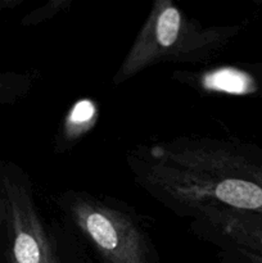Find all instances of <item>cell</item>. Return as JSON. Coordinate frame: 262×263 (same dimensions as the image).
I'll use <instances>...</instances> for the list:
<instances>
[{
	"instance_id": "1",
	"label": "cell",
	"mask_w": 262,
	"mask_h": 263,
	"mask_svg": "<svg viewBox=\"0 0 262 263\" xmlns=\"http://www.w3.org/2000/svg\"><path fill=\"white\" fill-rule=\"evenodd\" d=\"M134 182L190 220L205 205L262 215V148L241 139L176 136L126 152Z\"/></svg>"
},
{
	"instance_id": "2",
	"label": "cell",
	"mask_w": 262,
	"mask_h": 263,
	"mask_svg": "<svg viewBox=\"0 0 262 263\" xmlns=\"http://www.w3.org/2000/svg\"><path fill=\"white\" fill-rule=\"evenodd\" d=\"M243 30L244 25H202L174 0H156L112 84L121 86L157 64L208 63Z\"/></svg>"
},
{
	"instance_id": "3",
	"label": "cell",
	"mask_w": 262,
	"mask_h": 263,
	"mask_svg": "<svg viewBox=\"0 0 262 263\" xmlns=\"http://www.w3.org/2000/svg\"><path fill=\"white\" fill-rule=\"evenodd\" d=\"M51 200L98 263H158L151 226L125 200L81 189H66Z\"/></svg>"
},
{
	"instance_id": "4",
	"label": "cell",
	"mask_w": 262,
	"mask_h": 263,
	"mask_svg": "<svg viewBox=\"0 0 262 263\" xmlns=\"http://www.w3.org/2000/svg\"><path fill=\"white\" fill-rule=\"evenodd\" d=\"M5 263H91L86 247L66 221L43 212L30 175L3 162Z\"/></svg>"
},
{
	"instance_id": "5",
	"label": "cell",
	"mask_w": 262,
	"mask_h": 263,
	"mask_svg": "<svg viewBox=\"0 0 262 263\" xmlns=\"http://www.w3.org/2000/svg\"><path fill=\"white\" fill-rule=\"evenodd\" d=\"M190 231L215 247L229 244L262 256V215L205 205L190 218Z\"/></svg>"
},
{
	"instance_id": "6",
	"label": "cell",
	"mask_w": 262,
	"mask_h": 263,
	"mask_svg": "<svg viewBox=\"0 0 262 263\" xmlns=\"http://www.w3.org/2000/svg\"><path fill=\"white\" fill-rule=\"evenodd\" d=\"M171 79L200 95L259 97L262 63L210 64L195 69H176Z\"/></svg>"
},
{
	"instance_id": "7",
	"label": "cell",
	"mask_w": 262,
	"mask_h": 263,
	"mask_svg": "<svg viewBox=\"0 0 262 263\" xmlns=\"http://www.w3.org/2000/svg\"><path fill=\"white\" fill-rule=\"evenodd\" d=\"M99 104L89 98H84L71 105L58 125L53 141L57 154L71 152L85 136L89 135L99 120Z\"/></svg>"
},
{
	"instance_id": "8",
	"label": "cell",
	"mask_w": 262,
	"mask_h": 263,
	"mask_svg": "<svg viewBox=\"0 0 262 263\" xmlns=\"http://www.w3.org/2000/svg\"><path fill=\"white\" fill-rule=\"evenodd\" d=\"M38 71L0 72V107L27 97L38 82Z\"/></svg>"
},
{
	"instance_id": "9",
	"label": "cell",
	"mask_w": 262,
	"mask_h": 263,
	"mask_svg": "<svg viewBox=\"0 0 262 263\" xmlns=\"http://www.w3.org/2000/svg\"><path fill=\"white\" fill-rule=\"evenodd\" d=\"M74 2L76 0H49V2L44 3L41 7L27 13L21 21V25L25 26V27L43 25V23L53 20L61 13L68 10Z\"/></svg>"
},
{
	"instance_id": "10",
	"label": "cell",
	"mask_w": 262,
	"mask_h": 263,
	"mask_svg": "<svg viewBox=\"0 0 262 263\" xmlns=\"http://www.w3.org/2000/svg\"><path fill=\"white\" fill-rule=\"evenodd\" d=\"M217 249L220 263H262V256L240 247L222 244Z\"/></svg>"
},
{
	"instance_id": "11",
	"label": "cell",
	"mask_w": 262,
	"mask_h": 263,
	"mask_svg": "<svg viewBox=\"0 0 262 263\" xmlns=\"http://www.w3.org/2000/svg\"><path fill=\"white\" fill-rule=\"evenodd\" d=\"M2 168H3V162H0V238L3 236L4 220H5V200H4V190H3Z\"/></svg>"
},
{
	"instance_id": "12",
	"label": "cell",
	"mask_w": 262,
	"mask_h": 263,
	"mask_svg": "<svg viewBox=\"0 0 262 263\" xmlns=\"http://www.w3.org/2000/svg\"><path fill=\"white\" fill-rule=\"evenodd\" d=\"M23 0H0V10L14 9L15 7L21 5Z\"/></svg>"
}]
</instances>
